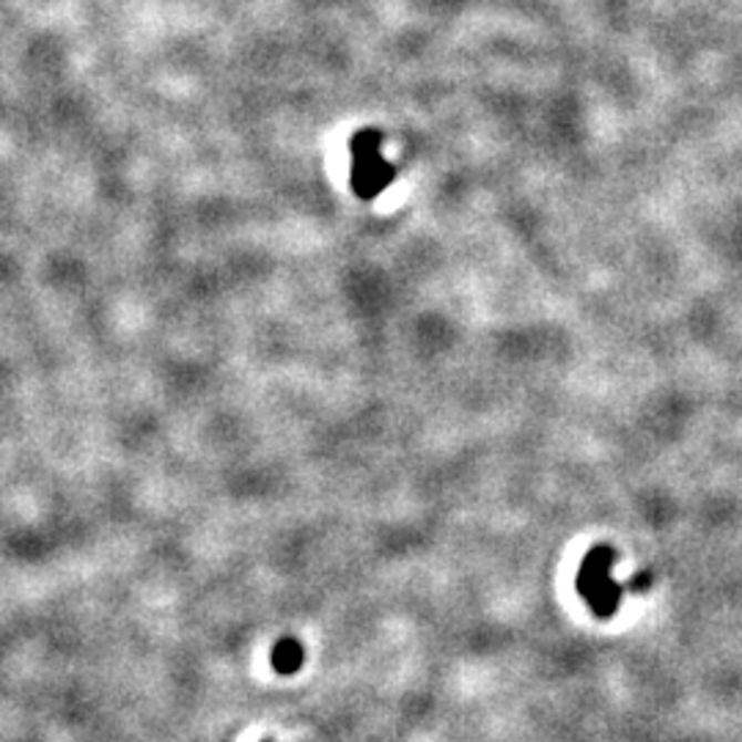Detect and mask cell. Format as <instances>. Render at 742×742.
Returning <instances> with one entry per match:
<instances>
[{
  "label": "cell",
  "instance_id": "cell-1",
  "mask_svg": "<svg viewBox=\"0 0 742 742\" xmlns=\"http://www.w3.org/2000/svg\"><path fill=\"white\" fill-rule=\"evenodd\" d=\"M616 561V550L610 545L591 547L578 569V591L597 619H610L621 602V586L610 578V567Z\"/></svg>",
  "mask_w": 742,
  "mask_h": 742
},
{
  "label": "cell",
  "instance_id": "cell-2",
  "mask_svg": "<svg viewBox=\"0 0 742 742\" xmlns=\"http://www.w3.org/2000/svg\"><path fill=\"white\" fill-rule=\"evenodd\" d=\"M393 165L382 154V141L374 130H363L352 141V187L361 198H374L393 182Z\"/></svg>",
  "mask_w": 742,
  "mask_h": 742
},
{
  "label": "cell",
  "instance_id": "cell-4",
  "mask_svg": "<svg viewBox=\"0 0 742 742\" xmlns=\"http://www.w3.org/2000/svg\"><path fill=\"white\" fill-rule=\"evenodd\" d=\"M265 742H270V740H265Z\"/></svg>",
  "mask_w": 742,
  "mask_h": 742
},
{
  "label": "cell",
  "instance_id": "cell-3",
  "mask_svg": "<svg viewBox=\"0 0 742 742\" xmlns=\"http://www.w3.org/2000/svg\"><path fill=\"white\" fill-rule=\"evenodd\" d=\"M270 658H272L270 660L272 668H276L281 677H292V673H297L302 668V658H306V655H302V647L295 641V638H281V641L272 647Z\"/></svg>",
  "mask_w": 742,
  "mask_h": 742
}]
</instances>
